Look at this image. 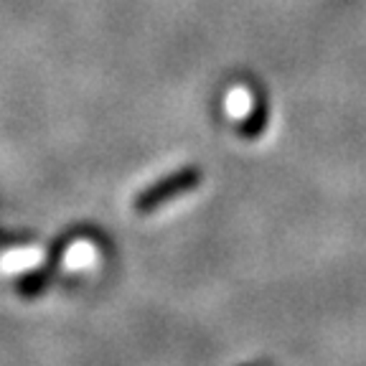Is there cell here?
I'll list each match as a JSON object with an SVG mask.
<instances>
[{"label":"cell","instance_id":"1","mask_svg":"<svg viewBox=\"0 0 366 366\" xmlns=\"http://www.w3.org/2000/svg\"><path fill=\"white\" fill-rule=\"evenodd\" d=\"M201 186V171L199 168H183V171L173 173V176L163 178L155 186L145 189L143 194L135 199V212L137 214H153L171 201L181 199V196L191 194Z\"/></svg>","mask_w":366,"mask_h":366}]
</instances>
